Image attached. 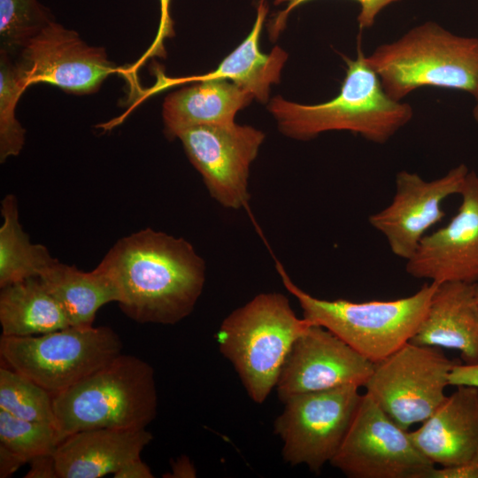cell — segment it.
<instances>
[{"mask_svg":"<svg viewBox=\"0 0 478 478\" xmlns=\"http://www.w3.org/2000/svg\"><path fill=\"white\" fill-rule=\"evenodd\" d=\"M96 267L115 287L121 311L139 323L181 321L205 281L204 261L190 243L151 228L117 241Z\"/></svg>","mask_w":478,"mask_h":478,"instance_id":"1","label":"cell"},{"mask_svg":"<svg viewBox=\"0 0 478 478\" xmlns=\"http://www.w3.org/2000/svg\"><path fill=\"white\" fill-rule=\"evenodd\" d=\"M346 73L339 93L316 104L274 97L268 110L280 131L296 140H311L328 131L344 130L372 143H387L412 118V106L389 97L358 48L354 59L344 58Z\"/></svg>","mask_w":478,"mask_h":478,"instance_id":"2","label":"cell"},{"mask_svg":"<svg viewBox=\"0 0 478 478\" xmlns=\"http://www.w3.org/2000/svg\"><path fill=\"white\" fill-rule=\"evenodd\" d=\"M366 61L386 94L397 101L422 87L478 96V38L454 35L435 22L379 45Z\"/></svg>","mask_w":478,"mask_h":478,"instance_id":"3","label":"cell"},{"mask_svg":"<svg viewBox=\"0 0 478 478\" xmlns=\"http://www.w3.org/2000/svg\"><path fill=\"white\" fill-rule=\"evenodd\" d=\"M311 325L296 315L283 294L260 293L223 320L216 341L248 396L261 404L276 387L294 343Z\"/></svg>","mask_w":478,"mask_h":478,"instance_id":"4","label":"cell"},{"mask_svg":"<svg viewBox=\"0 0 478 478\" xmlns=\"http://www.w3.org/2000/svg\"><path fill=\"white\" fill-rule=\"evenodd\" d=\"M53 405L63 439L89 429L146 428L157 413L154 369L135 356L121 353L54 395Z\"/></svg>","mask_w":478,"mask_h":478,"instance_id":"5","label":"cell"},{"mask_svg":"<svg viewBox=\"0 0 478 478\" xmlns=\"http://www.w3.org/2000/svg\"><path fill=\"white\" fill-rule=\"evenodd\" d=\"M275 267L286 289L297 298L303 318L329 330L372 363L412 340L437 287L426 283L414 294L393 300H328L300 289L280 262Z\"/></svg>","mask_w":478,"mask_h":478,"instance_id":"6","label":"cell"},{"mask_svg":"<svg viewBox=\"0 0 478 478\" xmlns=\"http://www.w3.org/2000/svg\"><path fill=\"white\" fill-rule=\"evenodd\" d=\"M121 350L120 336L105 326H70L39 335L0 337L4 366L53 396L113 360Z\"/></svg>","mask_w":478,"mask_h":478,"instance_id":"7","label":"cell"},{"mask_svg":"<svg viewBox=\"0 0 478 478\" xmlns=\"http://www.w3.org/2000/svg\"><path fill=\"white\" fill-rule=\"evenodd\" d=\"M442 348L408 342L374 363L366 393L397 425L408 430L426 420L446 398L450 374L458 363Z\"/></svg>","mask_w":478,"mask_h":478,"instance_id":"8","label":"cell"},{"mask_svg":"<svg viewBox=\"0 0 478 478\" xmlns=\"http://www.w3.org/2000/svg\"><path fill=\"white\" fill-rule=\"evenodd\" d=\"M347 384L330 389L296 394L286 398L274 421L282 443L283 459L319 473L339 450L362 395Z\"/></svg>","mask_w":478,"mask_h":478,"instance_id":"9","label":"cell"},{"mask_svg":"<svg viewBox=\"0 0 478 478\" xmlns=\"http://www.w3.org/2000/svg\"><path fill=\"white\" fill-rule=\"evenodd\" d=\"M330 464L349 478H428L436 466L366 393Z\"/></svg>","mask_w":478,"mask_h":478,"instance_id":"10","label":"cell"},{"mask_svg":"<svg viewBox=\"0 0 478 478\" xmlns=\"http://www.w3.org/2000/svg\"><path fill=\"white\" fill-rule=\"evenodd\" d=\"M177 138L217 203L233 210L247 204L250 167L264 142L262 131L231 122L193 127Z\"/></svg>","mask_w":478,"mask_h":478,"instance_id":"11","label":"cell"},{"mask_svg":"<svg viewBox=\"0 0 478 478\" xmlns=\"http://www.w3.org/2000/svg\"><path fill=\"white\" fill-rule=\"evenodd\" d=\"M13 58L27 88L47 83L76 95L96 92L116 71L104 48L87 44L76 31L56 21L30 39Z\"/></svg>","mask_w":478,"mask_h":478,"instance_id":"12","label":"cell"},{"mask_svg":"<svg viewBox=\"0 0 478 478\" xmlns=\"http://www.w3.org/2000/svg\"><path fill=\"white\" fill-rule=\"evenodd\" d=\"M469 171L459 164L431 181L406 170L398 172L390 204L368 217L370 226L384 236L396 257L406 261L428 231L443 219V202L459 194Z\"/></svg>","mask_w":478,"mask_h":478,"instance_id":"13","label":"cell"},{"mask_svg":"<svg viewBox=\"0 0 478 478\" xmlns=\"http://www.w3.org/2000/svg\"><path fill=\"white\" fill-rule=\"evenodd\" d=\"M450 221L427 234L405 261L406 273L437 284L478 282V173L470 170Z\"/></svg>","mask_w":478,"mask_h":478,"instance_id":"14","label":"cell"},{"mask_svg":"<svg viewBox=\"0 0 478 478\" xmlns=\"http://www.w3.org/2000/svg\"><path fill=\"white\" fill-rule=\"evenodd\" d=\"M374 367L335 334L311 325L294 343L281 371L276 389L282 402L300 393L347 384L364 387Z\"/></svg>","mask_w":478,"mask_h":478,"instance_id":"15","label":"cell"},{"mask_svg":"<svg viewBox=\"0 0 478 478\" xmlns=\"http://www.w3.org/2000/svg\"><path fill=\"white\" fill-rule=\"evenodd\" d=\"M410 436L435 466L450 467L469 460L478 451V388L456 386Z\"/></svg>","mask_w":478,"mask_h":478,"instance_id":"16","label":"cell"},{"mask_svg":"<svg viewBox=\"0 0 478 478\" xmlns=\"http://www.w3.org/2000/svg\"><path fill=\"white\" fill-rule=\"evenodd\" d=\"M153 439L145 429L96 428L66 436L53 457L58 478H100L114 474L140 457Z\"/></svg>","mask_w":478,"mask_h":478,"instance_id":"17","label":"cell"},{"mask_svg":"<svg viewBox=\"0 0 478 478\" xmlns=\"http://www.w3.org/2000/svg\"><path fill=\"white\" fill-rule=\"evenodd\" d=\"M410 342L457 350L462 363H478V302L474 284H437L428 312Z\"/></svg>","mask_w":478,"mask_h":478,"instance_id":"18","label":"cell"},{"mask_svg":"<svg viewBox=\"0 0 478 478\" xmlns=\"http://www.w3.org/2000/svg\"><path fill=\"white\" fill-rule=\"evenodd\" d=\"M254 96L228 80L211 79L177 90L163 104L165 134L169 139L193 127L235 122L238 111Z\"/></svg>","mask_w":478,"mask_h":478,"instance_id":"19","label":"cell"},{"mask_svg":"<svg viewBox=\"0 0 478 478\" xmlns=\"http://www.w3.org/2000/svg\"><path fill=\"white\" fill-rule=\"evenodd\" d=\"M268 12L266 0H259L256 19L247 37L229 53L213 71L184 81L202 80H228L250 92L255 99L266 103L270 88L278 83L288 58V53L276 46L265 54L259 49V39Z\"/></svg>","mask_w":478,"mask_h":478,"instance_id":"20","label":"cell"},{"mask_svg":"<svg viewBox=\"0 0 478 478\" xmlns=\"http://www.w3.org/2000/svg\"><path fill=\"white\" fill-rule=\"evenodd\" d=\"M2 335L30 336L70 327L56 298L39 277H30L1 288Z\"/></svg>","mask_w":478,"mask_h":478,"instance_id":"21","label":"cell"},{"mask_svg":"<svg viewBox=\"0 0 478 478\" xmlns=\"http://www.w3.org/2000/svg\"><path fill=\"white\" fill-rule=\"evenodd\" d=\"M63 308L71 326H92L97 311L118 294L97 267L83 272L54 259L38 276Z\"/></svg>","mask_w":478,"mask_h":478,"instance_id":"22","label":"cell"},{"mask_svg":"<svg viewBox=\"0 0 478 478\" xmlns=\"http://www.w3.org/2000/svg\"><path fill=\"white\" fill-rule=\"evenodd\" d=\"M0 227V288L38 277L53 258L48 249L32 243L19 220L17 198L10 194L2 201Z\"/></svg>","mask_w":478,"mask_h":478,"instance_id":"23","label":"cell"},{"mask_svg":"<svg viewBox=\"0 0 478 478\" xmlns=\"http://www.w3.org/2000/svg\"><path fill=\"white\" fill-rule=\"evenodd\" d=\"M0 409L23 420L56 427L53 395L7 366L0 368Z\"/></svg>","mask_w":478,"mask_h":478,"instance_id":"24","label":"cell"},{"mask_svg":"<svg viewBox=\"0 0 478 478\" xmlns=\"http://www.w3.org/2000/svg\"><path fill=\"white\" fill-rule=\"evenodd\" d=\"M53 21L51 12L38 0H0V50L15 58Z\"/></svg>","mask_w":478,"mask_h":478,"instance_id":"25","label":"cell"},{"mask_svg":"<svg viewBox=\"0 0 478 478\" xmlns=\"http://www.w3.org/2000/svg\"><path fill=\"white\" fill-rule=\"evenodd\" d=\"M63 440L54 425L23 420L0 409V444L27 463L53 454Z\"/></svg>","mask_w":478,"mask_h":478,"instance_id":"26","label":"cell"},{"mask_svg":"<svg viewBox=\"0 0 478 478\" xmlns=\"http://www.w3.org/2000/svg\"><path fill=\"white\" fill-rule=\"evenodd\" d=\"M27 89L14 58L0 50V161L19 154L26 131L16 119L15 108Z\"/></svg>","mask_w":478,"mask_h":478,"instance_id":"27","label":"cell"},{"mask_svg":"<svg viewBox=\"0 0 478 478\" xmlns=\"http://www.w3.org/2000/svg\"><path fill=\"white\" fill-rule=\"evenodd\" d=\"M311 0H275V4H286V8L280 12L269 25V35L271 40H275L281 30L284 28L287 18L289 13L297 6ZM360 5V12L358 16V22L359 27L369 28L371 27L382 10L386 6L391 4L394 2L399 0H355Z\"/></svg>","mask_w":478,"mask_h":478,"instance_id":"28","label":"cell"},{"mask_svg":"<svg viewBox=\"0 0 478 478\" xmlns=\"http://www.w3.org/2000/svg\"><path fill=\"white\" fill-rule=\"evenodd\" d=\"M428 478H478V451L466 462L450 467H434Z\"/></svg>","mask_w":478,"mask_h":478,"instance_id":"29","label":"cell"},{"mask_svg":"<svg viewBox=\"0 0 478 478\" xmlns=\"http://www.w3.org/2000/svg\"><path fill=\"white\" fill-rule=\"evenodd\" d=\"M160 3V21L156 36V40L149 50V53L158 54L162 53L161 50L163 48L162 42L166 37H171L173 35V20L170 15V3L171 0H159Z\"/></svg>","mask_w":478,"mask_h":478,"instance_id":"30","label":"cell"},{"mask_svg":"<svg viewBox=\"0 0 478 478\" xmlns=\"http://www.w3.org/2000/svg\"><path fill=\"white\" fill-rule=\"evenodd\" d=\"M449 384L455 387L467 385L478 388V363L472 365L458 363L450 374Z\"/></svg>","mask_w":478,"mask_h":478,"instance_id":"31","label":"cell"},{"mask_svg":"<svg viewBox=\"0 0 478 478\" xmlns=\"http://www.w3.org/2000/svg\"><path fill=\"white\" fill-rule=\"evenodd\" d=\"M30 469L27 478H58L53 454L41 455L29 462Z\"/></svg>","mask_w":478,"mask_h":478,"instance_id":"32","label":"cell"},{"mask_svg":"<svg viewBox=\"0 0 478 478\" xmlns=\"http://www.w3.org/2000/svg\"><path fill=\"white\" fill-rule=\"evenodd\" d=\"M114 478H152L150 468L140 457L130 460L113 474Z\"/></svg>","mask_w":478,"mask_h":478,"instance_id":"33","label":"cell"},{"mask_svg":"<svg viewBox=\"0 0 478 478\" xmlns=\"http://www.w3.org/2000/svg\"><path fill=\"white\" fill-rule=\"evenodd\" d=\"M27 463L20 457L0 444V477L12 475L23 464Z\"/></svg>","mask_w":478,"mask_h":478,"instance_id":"34","label":"cell"},{"mask_svg":"<svg viewBox=\"0 0 478 478\" xmlns=\"http://www.w3.org/2000/svg\"><path fill=\"white\" fill-rule=\"evenodd\" d=\"M173 472L168 477H195L196 472L193 466L186 457L177 459L173 464Z\"/></svg>","mask_w":478,"mask_h":478,"instance_id":"35","label":"cell"},{"mask_svg":"<svg viewBox=\"0 0 478 478\" xmlns=\"http://www.w3.org/2000/svg\"><path fill=\"white\" fill-rule=\"evenodd\" d=\"M474 99H475V104L473 109V117L474 120L478 123V96Z\"/></svg>","mask_w":478,"mask_h":478,"instance_id":"36","label":"cell"},{"mask_svg":"<svg viewBox=\"0 0 478 478\" xmlns=\"http://www.w3.org/2000/svg\"><path fill=\"white\" fill-rule=\"evenodd\" d=\"M475 297L478 302V282L474 284Z\"/></svg>","mask_w":478,"mask_h":478,"instance_id":"37","label":"cell"}]
</instances>
